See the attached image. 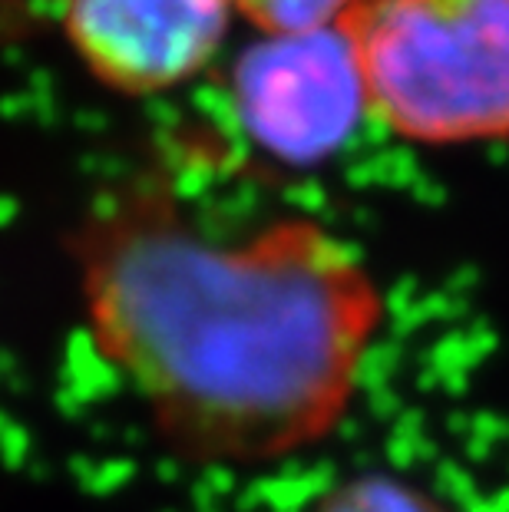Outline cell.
<instances>
[{
    "instance_id": "obj_5",
    "label": "cell",
    "mask_w": 509,
    "mask_h": 512,
    "mask_svg": "<svg viewBox=\"0 0 509 512\" xmlns=\"http://www.w3.org/2000/svg\"><path fill=\"white\" fill-rule=\"evenodd\" d=\"M305 512H450V509L400 476L361 473L324 489Z\"/></svg>"
},
{
    "instance_id": "obj_1",
    "label": "cell",
    "mask_w": 509,
    "mask_h": 512,
    "mask_svg": "<svg viewBox=\"0 0 509 512\" xmlns=\"http://www.w3.org/2000/svg\"><path fill=\"white\" fill-rule=\"evenodd\" d=\"M96 357L182 463L252 470L348 420L384 328L361 252L308 215L212 232L166 192L100 205L77 238Z\"/></svg>"
},
{
    "instance_id": "obj_3",
    "label": "cell",
    "mask_w": 509,
    "mask_h": 512,
    "mask_svg": "<svg viewBox=\"0 0 509 512\" xmlns=\"http://www.w3.org/2000/svg\"><path fill=\"white\" fill-rule=\"evenodd\" d=\"M235 113L272 159L311 166L334 156L367 116L338 30L262 37L235 67Z\"/></svg>"
},
{
    "instance_id": "obj_4",
    "label": "cell",
    "mask_w": 509,
    "mask_h": 512,
    "mask_svg": "<svg viewBox=\"0 0 509 512\" xmlns=\"http://www.w3.org/2000/svg\"><path fill=\"white\" fill-rule=\"evenodd\" d=\"M63 24L96 80L156 93L192 80L219 53L232 0H67Z\"/></svg>"
},
{
    "instance_id": "obj_6",
    "label": "cell",
    "mask_w": 509,
    "mask_h": 512,
    "mask_svg": "<svg viewBox=\"0 0 509 512\" xmlns=\"http://www.w3.org/2000/svg\"><path fill=\"white\" fill-rule=\"evenodd\" d=\"M351 0H232L262 37H305L334 30L348 14Z\"/></svg>"
},
{
    "instance_id": "obj_2",
    "label": "cell",
    "mask_w": 509,
    "mask_h": 512,
    "mask_svg": "<svg viewBox=\"0 0 509 512\" xmlns=\"http://www.w3.org/2000/svg\"><path fill=\"white\" fill-rule=\"evenodd\" d=\"M334 30L387 133L430 149L509 139V0H351Z\"/></svg>"
}]
</instances>
